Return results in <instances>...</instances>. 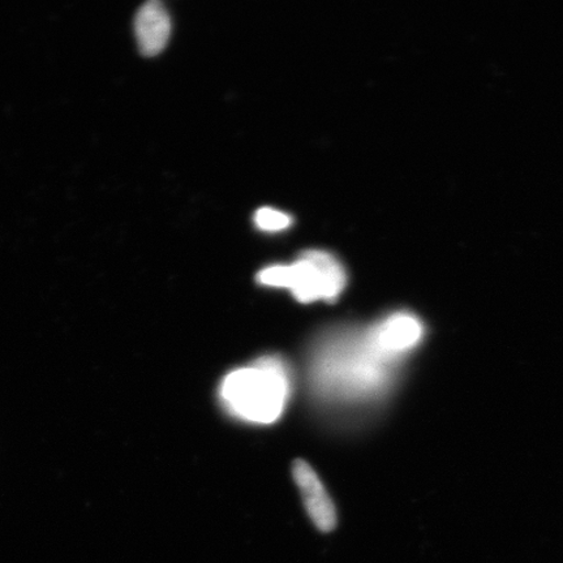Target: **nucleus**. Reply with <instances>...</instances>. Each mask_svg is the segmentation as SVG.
Masks as SVG:
<instances>
[{"label": "nucleus", "mask_w": 563, "mask_h": 563, "mask_svg": "<svg viewBox=\"0 0 563 563\" xmlns=\"http://www.w3.org/2000/svg\"><path fill=\"white\" fill-rule=\"evenodd\" d=\"M291 371L279 356H264L222 379L220 398L228 412L253 424H272L291 397Z\"/></svg>", "instance_id": "2"}, {"label": "nucleus", "mask_w": 563, "mask_h": 563, "mask_svg": "<svg viewBox=\"0 0 563 563\" xmlns=\"http://www.w3.org/2000/svg\"><path fill=\"white\" fill-rule=\"evenodd\" d=\"M255 223L260 230L280 231L291 227L290 216L272 208H262L256 211Z\"/></svg>", "instance_id": "6"}, {"label": "nucleus", "mask_w": 563, "mask_h": 563, "mask_svg": "<svg viewBox=\"0 0 563 563\" xmlns=\"http://www.w3.org/2000/svg\"><path fill=\"white\" fill-rule=\"evenodd\" d=\"M260 285L288 288L300 302H333L347 284L338 260L323 251H307L291 265H274L257 274Z\"/></svg>", "instance_id": "3"}, {"label": "nucleus", "mask_w": 563, "mask_h": 563, "mask_svg": "<svg viewBox=\"0 0 563 563\" xmlns=\"http://www.w3.org/2000/svg\"><path fill=\"white\" fill-rule=\"evenodd\" d=\"M406 355L387 334L383 322L364 330H342L317 346L312 384L329 402H369L390 386Z\"/></svg>", "instance_id": "1"}, {"label": "nucleus", "mask_w": 563, "mask_h": 563, "mask_svg": "<svg viewBox=\"0 0 563 563\" xmlns=\"http://www.w3.org/2000/svg\"><path fill=\"white\" fill-rule=\"evenodd\" d=\"M135 33L144 55L154 56L164 51L172 33V19L165 5L158 0L141 5L135 18Z\"/></svg>", "instance_id": "5"}, {"label": "nucleus", "mask_w": 563, "mask_h": 563, "mask_svg": "<svg viewBox=\"0 0 563 563\" xmlns=\"http://www.w3.org/2000/svg\"><path fill=\"white\" fill-rule=\"evenodd\" d=\"M295 483L301 493L309 518L321 532H332L336 526V511L320 477L306 461H295Z\"/></svg>", "instance_id": "4"}]
</instances>
